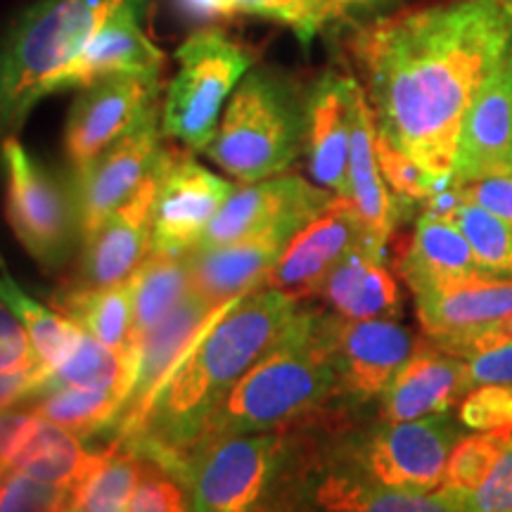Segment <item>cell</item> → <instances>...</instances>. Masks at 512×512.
I'll return each mask as SVG.
<instances>
[{"mask_svg": "<svg viewBox=\"0 0 512 512\" xmlns=\"http://www.w3.org/2000/svg\"><path fill=\"white\" fill-rule=\"evenodd\" d=\"M510 41L505 0H453L363 27L351 50L377 133L425 174L451 178L465 114Z\"/></svg>", "mask_w": 512, "mask_h": 512, "instance_id": "cell-1", "label": "cell"}, {"mask_svg": "<svg viewBox=\"0 0 512 512\" xmlns=\"http://www.w3.org/2000/svg\"><path fill=\"white\" fill-rule=\"evenodd\" d=\"M302 299L261 287L230 304L185 351L136 432L117 441L174 475L211 415L261 358L283 342Z\"/></svg>", "mask_w": 512, "mask_h": 512, "instance_id": "cell-2", "label": "cell"}, {"mask_svg": "<svg viewBox=\"0 0 512 512\" xmlns=\"http://www.w3.org/2000/svg\"><path fill=\"white\" fill-rule=\"evenodd\" d=\"M332 318L323 311L302 309L283 342L221 401L195 446L238 434L292 430L318 413L339 392Z\"/></svg>", "mask_w": 512, "mask_h": 512, "instance_id": "cell-3", "label": "cell"}, {"mask_svg": "<svg viewBox=\"0 0 512 512\" xmlns=\"http://www.w3.org/2000/svg\"><path fill=\"white\" fill-rule=\"evenodd\" d=\"M133 0H38L0 43V133L17 136L57 74L81 53L100 24Z\"/></svg>", "mask_w": 512, "mask_h": 512, "instance_id": "cell-4", "label": "cell"}, {"mask_svg": "<svg viewBox=\"0 0 512 512\" xmlns=\"http://www.w3.org/2000/svg\"><path fill=\"white\" fill-rule=\"evenodd\" d=\"M306 102L273 69L252 67L207 147V157L240 183L280 176L304 150Z\"/></svg>", "mask_w": 512, "mask_h": 512, "instance_id": "cell-5", "label": "cell"}, {"mask_svg": "<svg viewBox=\"0 0 512 512\" xmlns=\"http://www.w3.org/2000/svg\"><path fill=\"white\" fill-rule=\"evenodd\" d=\"M290 430L238 434L204 441L185 453L174 477L190 512H259L292 465Z\"/></svg>", "mask_w": 512, "mask_h": 512, "instance_id": "cell-6", "label": "cell"}, {"mask_svg": "<svg viewBox=\"0 0 512 512\" xmlns=\"http://www.w3.org/2000/svg\"><path fill=\"white\" fill-rule=\"evenodd\" d=\"M178 72L164 93L162 131L190 150L204 152L219 131V117L254 67V53L219 29H202L176 50Z\"/></svg>", "mask_w": 512, "mask_h": 512, "instance_id": "cell-7", "label": "cell"}, {"mask_svg": "<svg viewBox=\"0 0 512 512\" xmlns=\"http://www.w3.org/2000/svg\"><path fill=\"white\" fill-rule=\"evenodd\" d=\"M460 437L463 434L446 413L403 422L384 420L351 446L347 470L389 489L434 494L444 482L446 463Z\"/></svg>", "mask_w": 512, "mask_h": 512, "instance_id": "cell-8", "label": "cell"}, {"mask_svg": "<svg viewBox=\"0 0 512 512\" xmlns=\"http://www.w3.org/2000/svg\"><path fill=\"white\" fill-rule=\"evenodd\" d=\"M0 162L5 176V214L12 233L43 268L62 266L79 226L74 202L67 200L55 176L15 136L3 138Z\"/></svg>", "mask_w": 512, "mask_h": 512, "instance_id": "cell-9", "label": "cell"}, {"mask_svg": "<svg viewBox=\"0 0 512 512\" xmlns=\"http://www.w3.org/2000/svg\"><path fill=\"white\" fill-rule=\"evenodd\" d=\"M332 197L330 190H320L302 176H273L245 183L230 192L195 247H221L273 233L292 240L328 207Z\"/></svg>", "mask_w": 512, "mask_h": 512, "instance_id": "cell-10", "label": "cell"}, {"mask_svg": "<svg viewBox=\"0 0 512 512\" xmlns=\"http://www.w3.org/2000/svg\"><path fill=\"white\" fill-rule=\"evenodd\" d=\"M162 105H155L124 138L74 171V209L83 240L136 192L164 155Z\"/></svg>", "mask_w": 512, "mask_h": 512, "instance_id": "cell-11", "label": "cell"}, {"mask_svg": "<svg viewBox=\"0 0 512 512\" xmlns=\"http://www.w3.org/2000/svg\"><path fill=\"white\" fill-rule=\"evenodd\" d=\"M230 304H214L197 290H192L190 297L176 311H171L162 323H157L155 328L145 332L133 344L131 351L133 358H136V363H133V380L124 408H121L119 418L110 427L112 441H121L131 432H136V427L145 418L147 408L152 406L162 384L169 380V375L181 363L185 351L192 347V342L202 335L207 325L226 313Z\"/></svg>", "mask_w": 512, "mask_h": 512, "instance_id": "cell-12", "label": "cell"}, {"mask_svg": "<svg viewBox=\"0 0 512 512\" xmlns=\"http://www.w3.org/2000/svg\"><path fill=\"white\" fill-rule=\"evenodd\" d=\"M157 74H114L83 88L69 112L64 152L74 171L98 159L159 105Z\"/></svg>", "mask_w": 512, "mask_h": 512, "instance_id": "cell-13", "label": "cell"}, {"mask_svg": "<svg viewBox=\"0 0 512 512\" xmlns=\"http://www.w3.org/2000/svg\"><path fill=\"white\" fill-rule=\"evenodd\" d=\"M363 245L377 249L356 204L349 197L335 195L316 219L294 235L261 287L287 292L297 299L316 297L332 268Z\"/></svg>", "mask_w": 512, "mask_h": 512, "instance_id": "cell-14", "label": "cell"}, {"mask_svg": "<svg viewBox=\"0 0 512 512\" xmlns=\"http://www.w3.org/2000/svg\"><path fill=\"white\" fill-rule=\"evenodd\" d=\"M233 190L190 155L171 150L152 207V252H190Z\"/></svg>", "mask_w": 512, "mask_h": 512, "instance_id": "cell-15", "label": "cell"}, {"mask_svg": "<svg viewBox=\"0 0 512 512\" xmlns=\"http://www.w3.org/2000/svg\"><path fill=\"white\" fill-rule=\"evenodd\" d=\"M169 152V147H164L162 159L145 178V183L93 235L83 240L81 266L74 285L100 290V287L128 283L150 256L152 207Z\"/></svg>", "mask_w": 512, "mask_h": 512, "instance_id": "cell-16", "label": "cell"}, {"mask_svg": "<svg viewBox=\"0 0 512 512\" xmlns=\"http://www.w3.org/2000/svg\"><path fill=\"white\" fill-rule=\"evenodd\" d=\"M491 176H512V41L465 114L453 164L458 185Z\"/></svg>", "mask_w": 512, "mask_h": 512, "instance_id": "cell-17", "label": "cell"}, {"mask_svg": "<svg viewBox=\"0 0 512 512\" xmlns=\"http://www.w3.org/2000/svg\"><path fill=\"white\" fill-rule=\"evenodd\" d=\"M418 337L396 318H332V354L339 392L368 401L380 394L418 349Z\"/></svg>", "mask_w": 512, "mask_h": 512, "instance_id": "cell-18", "label": "cell"}, {"mask_svg": "<svg viewBox=\"0 0 512 512\" xmlns=\"http://www.w3.org/2000/svg\"><path fill=\"white\" fill-rule=\"evenodd\" d=\"M150 0H133L112 12L79 55L57 74L50 95L91 83L114 74H162L164 53L140 27V15Z\"/></svg>", "mask_w": 512, "mask_h": 512, "instance_id": "cell-19", "label": "cell"}, {"mask_svg": "<svg viewBox=\"0 0 512 512\" xmlns=\"http://www.w3.org/2000/svg\"><path fill=\"white\" fill-rule=\"evenodd\" d=\"M415 311L432 344H448L496 328L512 313V278H465L422 290Z\"/></svg>", "mask_w": 512, "mask_h": 512, "instance_id": "cell-20", "label": "cell"}, {"mask_svg": "<svg viewBox=\"0 0 512 512\" xmlns=\"http://www.w3.org/2000/svg\"><path fill=\"white\" fill-rule=\"evenodd\" d=\"M463 358L437 344L420 342L380 394V418L389 422L420 420L451 411L470 392Z\"/></svg>", "mask_w": 512, "mask_h": 512, "instance_id": "cell-21", "label": "cell"}, {"mask_svg": "<svg viewBox=\"0 0 512 512\" xmlns=\"http://www.w3.org/2000/svg\"><path fill=\"white\" fill-rule=\"evenodd\" d=\"M354 79L325 74L306 98L304 152L309 171L320 188L332 195L349 192V143H351V91Z\"/></svg>", "mask_w": 512, "mask_h": 512, "instance_id": "cell-22", "label": "cell"}, {"mask_svg": "<svg viewBox=\"0 0 512 512\" xmlns=\"http://www.w3.org/2000/svg\"><path fill=\"white\" fill-rule=\"evenodd\" d=\"M377 126L368 95L361 83H354L351 91V143H349V192L347 197L356 204L358 214L366 223L370 240L384 252L392 238L399 207L392 192L384 183L380 162L375 150Z\"/></svg>", "mask_w": 512, "mask_h": 512, "instance_id": "cell-23", "label": "cell"}, {"mask_svg": "<svg viewBox=\"0 0 512 512\" xmlns=\"http://www.w3.org/2000/svg\"><path fill=\"white\" fill-rule=\"evenodd\" d=\"M290 245L285 235H259L221 247L190 249L192 285L214 304H230L245 294L261 290L275 261Z\"/></svg>", "mask_w": 512, "mask_h": 512, "instance_id": "cell-24", "label": "cell"}, {"mask_svg": "<svg viewBox=\"0 0 512 512\" xmlns=\"http://www.w3.org/2000/svg\"><path fill=\"white\" fill-rule=\"evenodd\" d=\"M316 297L347 320L401 316L399 283L384 266V254L368 245L354 249L332 268Z\"/></svg>", "mask_w": 512, "mask_h": 512, "instance_id": "cell-25", "label": "cell"}, {"mask_svg": "<svg viewBox=\"0 0 512 512\" xmlns=\"http://www.w3.org/2000/svg\"><path fill=\"white\" fill-rule=\"evenodd\" d=\"M399 273L413 294L453 280L484 275L456 223L425 216H420L411 245L401 256Z\"/></svg>", "mask_w": 512, "mask_h": 512, "instance_id": "cell-26", "label": "cell"}, {"mask_svg": "<svg viewBox=\"0 0 512 512\" xmlns=\"http://www.w3.org/2000/svg\"><path fill=\"white\" fill-rule=\"evenodd\" d=\"M306 498L318 512H458L434 494H411L375 484L339 467L306 486Z\"/></svg>", "mask_w": 512, "mask_h": 512, "instance_id": "cell-27", "label": "cell"}, {"mask_svg": "<svg viewBox=\"0 0 512 512\" xmlns=\"http://www.w3.org/2000/svg\"><path fill=\"white\" fill-rule=\"evenodd\" d=\"M147 465L133 448L112 441L105 451L95 453L86 475L69 486L62 512H126Z\"/></svg>", "mask_w": 512, "mask_h": 512, "instance_id": "cell-28", "label": "cell"}, {"mask_svg": "<svg viewBox=\"0 0 512 512\" xmlns=\"http://www.w3.org/2000/svg\"><path fill=\"white\" fill-rule=\"evenodd\" d=\"M192 285L190 254L150 252L131 278L133 292V323L131 347L145 332L176 311L190 297Z\"/></svg>", "mask_w": 512, "mask_h": 512, "instance_id": "cell-29", "label": "cell"}, {"mask_svg": "<svg viewBox=\"0 0 512 512\" xmlns=\"http://www.w3.org/2000/svg\"><path fill=\"white\" fill-rule=\"evenodd\" d=\"M55 306L62 311V316L74 320L86 335L128 354L133 323L131 280L114 287H100V290L69 283L55 294Z\"/></svg>", "mask_w": 512, "mask_h": 512, "instance_id": "cell-30", "label": "cell"}, {"mask_svg": "<svg viewBox=\"0 0 512 512\" xmlns=\"http://www.w3.org/2000/svg\"><path fill=\"white\" fill-rule=\"evenodd\" d=\"M133 363H136V358H133L131 349L124 354V351L107 347V344L83 332L72 354L43 377L34 396L62 387L100 389V392H121L128 396L133 380Z\"/></svg>", "mask_w": 512, "mask_h": 512, "instance_id": "cell-31", "label": "cell"}, {"mask_svg": "<svg viewBox=\"0 0 512 512\" xmlns=\"http://www.w3.org/2000/svg\"><path fill=\"white\" fill-rule=\"evenodd\" d=\"M93 460L95 453L81 444L79 434L41 418L36 432L31 434L10 467L46 484L69 489L86 475Z\"/></svg>", "mask_w": 512, "mask_h": 512, "instance_id": "cell-32", "label": "cell"}, {"mask_svg": "<svg viewBox=\"0 0 512 512\" xmlns=\"http://www.w3.org/2000/svg\"><path fill=\"white\" fill-rule=\"evenodd\" d=\"M0 299L17 313L24 328H27L43 377L60 366L79 344L83 335L79 325L67 316H60V313H53L46 306H41L36 299H31L8 273L0 275Z\"/></svg>", "mask_w": 512, "mask_h": 512, "instance_id": "cell-33", "label": "cell"}, {"mask_svg": "<svg viewBox=\"0 0 512 512\" xmlns=\"http://www.w3.org/2000/svg\"><path fill=\"white\" fill-rule=\"evenodd\" d=\"M34 411L43 420L55 422L64 430L79 434V437H93V434L110 432L114 420L124 408L126 394L121 392H100V389L62 387L53 392L38 394Z\"/></svg>", "mask_w": 512, "mask_h": 512, "instance_id": "cell-34", "label": "cell"}, {"mask_svg": "<svg viewBox=\"0 0 512 512\" xmlns=\"http://www.w3.org/2000/svg\"><path fill=\"white\" fill-rule=\"evenodd\" d=\"M510 439L512 427L494 432H472L470 437H460L446 463L444 482L434 491V496L444 503H451L475 491L489 475L491 467L496 465V460L501 458Z\"/></svg>", "mask_w": 512, "mask_h": 512, "instance_id": "cell-35", "label": "cell"}, {"mask_svg": "<svg viewBox=\"0 0 512 512\" xmlns=\"http://www.w3.org/2000/svg\"><path fill=\"white\" fill-rule=\"evenodd\" d=\"M486 278H512V230L475 202H463L453 221Z\"/></svg>", "mask_w": 512, "mask_h": 512, "instance_id": "cell-36", "label": "cell"}, {"mask_svg": "<svg viewBox=\"0 0 512 512\" xmlns=\"http://www.w3.org/2000/svg\"><path fill=\"white\" fill-rule=\"evenodd\" d=\"M230 15H254L285 24L304 46L332 19L342 17L351 0H226Z\"/></svg>", "mask_w": 512, "mask_h": 512, "instance_id": "cell-37", "label": "cell"}, {"mask_svg": "<svg viewBox=\"0 0 512 512\" xmlns=\"http://www.w3.org/2000/svg\"><path fill=\"white\" fill-rule=\"evenodd\" d=\"M439 349L463 358L472 387L479 384H503L512 387V337L501 328H489L467 335Z\"/></svg>", "mask_w": 512, "mask_h": 512, "instance_id": "cell-38", "label": "cell"}, {"mask_svg": "<svg viewBox=\"0 0 512 512\" xmlns=\"http://www.w3.org/2000/svg\"><path fill=\"white\" fill-rule=\"evenodd\" d=\"M375 150L384 183H387V188L394 192L396 200L425 202L434 192V188H437L439 178L425 174L406 152H401L399 147H396L389 138H384L382 133H377Z\"/></svg>", "mask_w": 512, "mask_h": 512, "instance_id": "cell-39", "label": "cell"}, {"mask_svg": "<svg viewBox=\"0 0 512 512\" xmlns=\"http://www.w3.org/2000/svg\"><path fill=\"white\" fill-rule=\"evenodd\" d=\"M67 489L46 484L24 472L0 470V512H62Z\"/></svg>", "mask_w": 512, "mask_h": 512, "instance_id": "cell-40", "label": "cell"}, {"mask_svg": "<svg viewBox=\"0 0 512 512\" xmlns=\"http://www.w3.org/2000/svg\"><path fill=\"white\" fill-rule=\"evenodd\" d=\"M458 418L472 432H494L512 427V387L479 384L458 403Z\"/></svg>", "mask_w": 512, "mask_h": 512, "instance_id": "cell-41", "label": "cell"}, {"mask_svg": "<svg viewBox=\"0 0 512 512\" xmlns=\"http://www.w3.org/2000/svg\"><path fill=\"white\" fill-rule=\"evenodd\" d=\"M448 505L458 512H512V439L484 482Z\"/></svg>", "mask_w": 512, "mask_h": 512, "instance_id": "cell-42", "label": "cell"}, {"mask_svg": "<svg viewBox=\"0 0 512 512\" xmlns=\"http://www.w3.org/2000/svg\"><path fill=\"white\" fill-rule=\"evenodd\" d=\"M126 512H190V503L183 486L150 463Z\"/></svg>", "mask_w": 512, "mask_h": 512, "instance_id": "cell-43", "label": "cell"}, {"mask_svg": "<svg viewBox=\"0 0 512 512\" xmlns=\"http://www.w3.org/2000/svg\"><path fill=\"white\" fill-rule=\"evenodd\" d=\"M36 368L38 358L27 328L17 313L0 299V373H29Z\"/></svg>", "mask_w": 512, "mask_h": 512, "instance_id": "cell-44", "label": "cell"}, {"mask_svg": "<svg viewBox=\"0 0 512 512\" xmlns=\"http://www.w3.org/2000/svg\"><path fill=\"white\" fill-rule=\"evenodd\" d=\"M41 415L34 408H5L0 411V470L10 467L17 453L36 432Z\"/></svg>", "mask_w": 512, "mask_h": 512, "instance_id": "cell-45", "label": "cell"}, {"mask_svg": "<svg viewBox=\"0 0 512 512\" xmlns=\"http://www.w3.org/2000/svg\"><path fill=\"white\" fill-rule=\"evenodd\" d=\"M467 202H475L496 214L512 230V176H491L463 185Z\"/></svg>", "mask_w": 512, "mask_h": 512, "instance_id": "cell-46", "label": "cell"}, {"mask_svg": "<svg viewBox=\"0 0 512 512\" xmlns=\"http://www.w3.org/2000/svg\"><path fill=\"white\" fill-rule=\"evenodd\" d=\"M43 380V370H29V373H0V411L19 406V401L34 399Z\"/></svg>", "mask_w": 512, "mask_h": 512, "instance_id": "cell-47", "label": "cell"}, {"mask_svg": "<svg viewBox=\"0 0 512 512\" xmlns=\"http://www.w3.org/2000/svg\"><path fill=\"white\" fill-rule=\"evenodd\" d=\"M176 10L188 19V22L209 24L216 19H228L230 15L226 0H174Z\"/></svg>", "mask_w": 512, "mask_h": 512, "instance_id": "cell-48", "label": "cell"}, {"mask_svg": "<svg viewBox=\"0 0 512 512\" xmlns=\"http://www.w3.org/2000/svg\"><path fill=\"white\" fill-rule=\"evenodd\" d=\"M259 512H292V508L287 503H271V505H266V508L259 510Z\"/></svg>", "mask_w": 512, "mask_h": 512, "instance_id": "cell-49", "label": "cell"}, {"mask_svg": "<svg viewBox=\"0 0 512 512\" xmlns=\"http://www.w3.org/2000/svg\"><path fill=\"white\" fill-rule=\"evenodd\" d=\"M496 328H501L503 332H508V335L512 337V313H510V316H508V318H503V320H501V323H498V325H496Z\"/></svg>", "mask_w": 512, "mask_h": 512, "instance_id": "cell-50", "label": "cell"}, {"mask_svg": "<svg viewBox=\"0 0 512 512\" xmlns=\"http://www.w3.org/2000/svg\"><path fill=\"white\" fill-rule=\"evenodd\" d=\"M505 8H508V12L512 15V0H505Z\"/></svg>", "mask_w": 512, "mask_h": 512, "instance_id": "cell-51", "label": "cell"}, {"mask_svg": "<svg viewBox=\"0 0 512 512\" xmlns=\"http://www.w3.org/2000/svg\"><path fill=\"white\" fill-rule=\"evenodd\" d=\"M351 3H356V0H351Z\"/></svg>", "mask_w": 512, "mask_h": 512, "instance_id": "cell-52", "label": "cell"}]
</instances>
